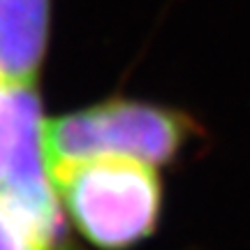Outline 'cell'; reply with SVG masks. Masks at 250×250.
I'll list each match as a JSON object with an SVG mask.
<instances>
[{
    "mask_svg": "<svg viewBox=\"0 0 250 250\" xmlns=\"http://www.w3.org/2000/svg\"><path fill=\"white\" fill-rule=\"evenodd\" d=\"M65 218L98 250H132L162 218L160 167L132 155H90L49 167Z\"/></svg>",
    "mask_w": 250,
    "mask_h": 250,
    "instance_id": "obj_1",
    "label": "cell"
},
{
    "mask_svg": "<svg viewBox=\"0 0 250 250\" xmlns=\"http://www.w3.org/2000/svg\"><path fill=\"white\" fill-rule=\"evenodd\" d=\"M202 134L183 109L134 98H107L44 121L46 167L90 155H132L169 167Z\"/></svg>",
    "mask_w": 250,
    "mask_h": 250,
    "instance_id": "obj_2",
    "label": "cell"
},
{
    "mask_svg": "<svg viewBox=\"0 0 250 250\" xmlns=\"http://www.w3.org/2000/svg\"><path fill=\"white\" fill-rule=\"evenodd\" d=\"M40 86L0 77V195L14 197L37 213L62 220L44 158V121Z\"/></svg>",
    "mask_w": 250,
    "mask_h": 250,
    "instance_id": "obj_3",
    "label": "cell"
},
{
    "mask_svg": "<svg viewBox=\"0 0 250 250\" xmlns=\"http://www.w3.org/2000/svg\"><path fill=\"white\" fill-rule=\"evenodd\" d=\"M54 0H0V77L40 86L51 42Z\"/></svg>",
    "mask_w": 250,
    "mask_h": 250,
    "instance_id": "obj_4",
    "label": "cell"
},
{
    "mask_svg": "<svg viewBox=\"0 0 250 250\" xmlns=\"http://www.w3.org/2000/svg\"><path fill=\"white\" fill-rule=\"evenodd\" d=\"M62 220L0 195V250H61Z\"/></svg>",
    "mask_w": 250,
    "mask_h": 250,
    "instance_id": "obj_5",
    "label": "cell"
}]
</instances>
